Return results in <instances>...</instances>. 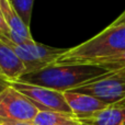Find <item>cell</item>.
I'll use <instances>...</instances> for the list:
<instances>
[{
	"instance_id": "cell-1",
	"label": "cell",
	"mask_w": 125,
	"mask_h": 125,
	"mask_svg": "<svg viewBox=\"0 0 125 125\" xmlns=\"http://www.w3.org/2000/svg\"><path fill=\"white\" fill-rule=\"evenodd\" d=\"M125 51V10L110 25L91 39L66 48L53 65H90Z\"/></svg>"
},
{
	"instance_id": "cell-2",
	"label": "cell",
	"mask_w": 125,
	"mask_h": 125,
	"mask_svg": "<svg viewBox=\"0 0 125 125\" xmlns=\"http://www.w3.org/2000/svg\"><path fill=\"white\" fill-rule=\"evenodd\" d=\"M94 65H51L23 75L18 81L37 84L65 92L109 73Z\"/></svg>"
},
{
	"instance_id": "cell-3",
	"label": "cell",
	"mask_w": 125,
	"mask_h": 125,
	"mask_svg": "<svg viewBox=\"0 0 125 125\" xmlns=\"http://www.w3.org/2000/svg\"><path fill=\"white\" fill-rule=\"evenodd\" d=\"M15 52L25 66V73L40 70L54 64L58 56L66 48H56L29 39L22 40L20 43L7 40L3 41Z\"/></svg>"
},
{
	"instance_id": "cell-4",
	"label": "cell",
	"mask_w": 125,
	"mask_h": 125,
	"mask_svg": "<svg viewBox=\"0 0 125 125\" xmlns=\"http://www.w3.org/2000/svg\"><path fill=\"white\" fill-rule=\"evenodd\" d=\"M69 91L89 94L108 104H115L125 99V73L110 71L105 76Z\"/></svg>"
},
{
	"instance_id": "cell-5",
	"label": "cell",
	"mask_w": 125,
	"mask_h": 125,
	"mask_svg": "<svg viewBox=\"0 0 125 125\" xmlns=\"http://www.w3.org/2000/svg\"><path fill=\"white\" fill-rule=\"evenodd\" d=\"M10 84L18 91H20L22 94L25 95L40 111L73 113L65 100L64 92L18 80L11 81Z\"/></svg>"
},
{
	"instance_id": "cell-6",
	"label": "cell",
	"mask_w": 125,
	"mask_h": 125,
	"mask_svg": "<svg viewBox=\"0 0 125 125\" xmlns=\"http://www.w3.org/2000/svg\"><path fill=\"white\" fill-rule=\"evenodd\" d=\"M39 112V109L11 84L0 93L1 119L32 122Z\"/></svg>"
},
{
	"instance_id": "cell-7",
	"label": "cell",
	"mask_w": 125,
	"mask_h": 125,
	"mask_svg": "<svg viewBox=\"0 0 125 125\" xmlns=\"http://www.w3.org/2000/svg\"><path fill=\"white\" fill-rule=\"evenodd\" d=\"M64 97L71 112L77 117H81L94 113L97 111L103 110L110 105L92 95L75 92V91H65Z\"/></svg>"
},
{
	"instance_id": "cell-8",
	"label": "cell",
	"mask_w": 125,
	"mask_h": 125,
	"mask_svg": "<svg viewBox=\"0 0 125 125\" xmlns=\"http://www.w3.org/2000/svg\"><path fill=\"white\" fill-rule=\"evenodd\" d=\"M0 71L9 82L17 81L25 75V66L15 52L0 40Z\"/></svg>"
},
{
	"instance_id": "cell-9",
	"label": "cell",
	"mask_w": 125,
	"mask_h": 125,
	"mask_svg": "<svg viewBox=\"0 0 125 125\" xmlns=\"http://www.w3.org/2000/svg\"><path fill=\"white\" fill-rule=\"evenodd\" d=\"M82 125H125V105L111 104L103 110L78 117Z\"/></svg>"
},
{
	"instance_id": "cell-10",
	"label": "cell",
	"mask_w": 125,
	"mask_h": 125,
	"mask_svg": "<svg viewBox=\"0 0 125 125\" xmlns=\"http://www.w3.org/2000/svg\"><path fill=\"white\" fill-rule=\"evenodd\" d=\"M0 12L6 21L7 25L11 31V35H18L23 39L33 40L31 35L30 28L25 25L18 12L15 11L14 7L12 6L11 0H0Z\"/></svg>"
},
{
	"instance_id": "cell-11",
	"label": "cell",
	"mask_w": 125,
	"mask_h": 125,
	"mask_svg": "<svg viewBox=\"0 0 125 125\" xmlns=\"http://www.w3.org/2000/svg\"><path fill=\"white\" fill-rule=\"evenodd\" d=\"M33 125H82L73 113L40 111L32 121Z\"/></svg>"
},
{
	"instance_id": "cell-12",
	"label": "cell",
	"mask_w": 125,
	"mask_h": 125,
	"mask_svg": "<svg viewBox=\"0 0 125 125\" xmlns=\"http://www.w3.org/2000/svg\"><path fill=\"white\" fill-rule=\"evenodd\" d=\"M11 2L22 21L25 23L26 26L30 28L34 0H11Z\"/></svg>"
},
{
	"instance_id": "cell-13",
	"label": "cell",
	"mask_w": 125,
	"mask_h": 125,
	"mask_svg": "<svg viewBox=\"0 0 125 125\" xmlns=\"http://www.w3.org/2000/svg\"><path fill=\"white\" fill-rule=\"evenodd\" d=\"M0 40H1V41L10 40L11 41V31H10V29H9V26L7 25L1 12H0Z\"/></svg>"
},
{
	"instance_id": "cell-14",
	"label": "cell",
	"mask_w": 125,
	"mask_h": 125,
	"mask_svg": "<svg viewBox=\"0 0 125 125\" xmlns=\"http://www.w3.org/2000/svg\"><path fill=\"white\" fill-rule=\"evenodd\" d=\"M0 125H33V123L32 122L15 121V120H8L0 117Z\"/></svg>"
},
{
	"instance_id": "cell-15",
	"label": "cell",
	"mask_w": 125,
	"mask_h": 125,
	"mask_svg": "<svg viewBox=\"0 0 125 125\" xmlns=\"http://www.w3.org/2000/svg\"><path fill=\"white\" fill-rule=\"evenodd\" d=\"M9 86H10V82H9L3 76H0V93Z\"/></svg>"
},
{
	"instance_id": "cell-16",
	"label": "cell",
	"mask_w": 125,
	"mask_h": 125,
	"mask_svg": "<svg viewBox=\"0 0 125 125\" xmlns=\"http://www.w3.org/2000/svg\"><path fill=\"white\" fill-rule=\"evenodd\" d=\"M115 104H120V105H125V99H124V100H122V101H120V102H117V103H115Z\"/></svg>"
},
{
	"instance_id": "cell-17",
	"label": "cell",
	"mask_w": 125,
	"mask_h": 125,
	"mask_svg": "<svg viewBox=\"0 0 125 125\" xmlns=\"http://www.w3.org/2000/svg\"><path fill=\"white\" fill-rule=\"evenodd\" d=\"M0 76H2V73H1V71H0Z\"/></svg>"
}]
</instances>
